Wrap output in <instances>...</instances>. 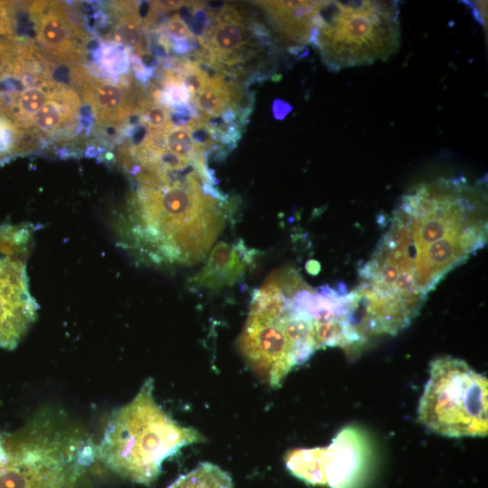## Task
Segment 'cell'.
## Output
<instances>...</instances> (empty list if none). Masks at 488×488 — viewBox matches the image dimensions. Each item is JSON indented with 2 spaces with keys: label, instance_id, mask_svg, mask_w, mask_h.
Returning <instances> with one entry per match:
<instances>
[{
  "label": "cell",
  "instance_id": "d6986e66",
  "mask_svg": "<svg viewBox=\"0 0 488 488\" xmlns=\"http://www.w3.org/2000/svg\"><path fill=\"white\" fill-rule=\"evenodd\" d=\"M24 47L15 37L0 41V81L5 76H17Z\"/></svg>",
  "mask_w": 488,
  "mask_h": 488
},
{
  "label": "cell",
  "instance_id": "7402d4cb",
  "mask_svg": "<svg viewBox=\"0 0 488 488\" xmlns=\"http://www.w3.org/2000/svg\"><path fill=\"white\" fill-rule=\"evenodd\" d=\"M162 99L165 106L174 108L186 106L191 100L190 94L182 80H168L162 93Z\"/></svg>",
  "mask_w": 488,
  "mask_h": 488
},
{
  "label": "cell",
  "instance_id": "30bf717a",
  "mask_svg": "<svg viewBox=\"0 0 488 488\" xmlns=\"http://www.w3.org/2000/svg\"><path fill=\"white\" fill-rule=\"evenodd\" d=\"M31 12L40 46L61 61L76 62L85 52V33L59 2H37Z\"/></svg>",
  "mask_w": 488,
  "mask_h": 488
},
{
  "label": "cell",
  "instance_id": "8fae6325",
  "mask_svg": "<svg viewBox=\"0 0 488 488\" xmlns=\"http://www.w3.org/2000/svg\"><path fill=\"white\" fill-rule=\"evenodd\" d=\"M255 258V252L242 241H220L211 249L208 259L192 278L193 286L211 290L232 286L240 278Z\"/></svg>",
  "mask_w": 488,
  "mask_h": 488
},
{
  "label": "cell",
  "instance_id": "603a6c76",
  "mask_svg": "<svg viewBox=\"0 0 488 488\" xmlns=\"http://www.w3.org/2000/svg\"><path fill=\"white\" fill-rule=\"evenodd\" d=\"M14 9L12 2L0 1V41L14 37Z\"/></svg>",
  "mask_w": 488,
  "mask_h": 488
},
{
  "label": "cell",
  "instance_id": "e0dca14e",
  "mask_svg": "<svg viewBox=\"0 0 488 488\" xmlns=\"http://www.w3.org/2000/svg\"><path fill=\"white\" fill-rule=\"evenodd\" d=\"M98 65L108 75L126 74L129 69V55L125 48L118 45L102 44L96 52Z\"/></svg>",
  "mask_w": 488,
  "mask_h": 488
},
{
  "label": "cell",
  "instance_id": "d4e9b609",
  "mask_svg": "<svg viewBox=\"0 0 488 488\" xmlns=\"http://www.w3.org/2000/svg\"><path fill=\"white\" fill-rule=\"evenodd\" d=\"M166 33L175 42L188 41L192 38V34L186 23L179 17L170 18L164 24Z\"/></svg>",
  "mask_w": 488,
  "mask_h": 488
},
{
  "label": "cell",
  "instance_id": "3957f363",
  "mask_svg": "<svg viewBox=\"0 0 488 488\" xmlns=\"http://www.w3.org/2000/svg\"><path fill=\"white\" fill-rule=\"evenodd\" d=\"M319 287L292 267L272 272L252 296L238 348L250 369L279 388L286 375L321 349Z\"/></svg>",
  "mask_w": 488,
  "mask_h": 488
},
{
  "label": "cell",
  "instance_id": "9c48e42d",
  "mask_svg": "<svg viewBox=\"0 0 488 488\" xmlns=\"http://www.w3.org/2000/svg\"><path fill=\"white\" fill-rule=\"evenodd\" d=\"M26 250L0 239V346L14 349L37 318L24 263Z\"/></svg>",
  "mask_w": 488,
  "mask_h": 488
},
{
  "label": "cell",
  "instance_id": "6da1fadb",
  "mask_svg": "<svg viewBox=\"0 0 488 488\" xmlns=\"http://www.w3.org/2000/svg\"><path fill=\"white\" fill-rule=\"evenodd\" d=\"M487 241L486 179L441 178L403 194L352 291L364 332L395 335L448 272Z\"/></svg>",
  "mask_w": 488,
  "mask_h": 488
},
{
  "label": "cell",
  "instance_id": "44dd1931",
  "mask_svg": "<svg viewBox=\"0 0 488 488\" xmlns=\"http://www.w3.org/2000/svg\"><path fill=\"white\" fill-rule=\"evenodd\" d=\"M182 81L190 94V99H194L205 87L208 78L198 67L196 61L188 62Z\"/></svg>",
  "mask_w": 488,
  "mask_h": 488
},
{
  "label": "cell",
  "instance_id": "4fadbf2b",
  "mask_svg": "<svg viewBox=\"0 0 488 488\" xmlns=\"http://www.w3.org/2000/svg\"><path fill=\"white\" fill-rule=\"evenodd\" d=\"M78 93L59 85L44 106L29 120L25 127L40 132L54 134L72 125L80 112Z\"/></svg>",
  "mask_w": 488,
  "mask_h": 488
},
{
  "label": "cell",
  "instance_id": "5bb4252c",
  "mask_svg": "<svg viewBox=\"0 0 488 488\" xmlns=\"http://www.w3.org/2000/svg\"><path fill=\"white\" fill-rule=\"evenodd\" d=\"M209 24L202 43L210 52L212 59L219 62L230 63L232 54H236L247 41L249 32L241 21H217Z\"/></svg>",
  "mask_w": 488,
  "mask_h": 488
},
{
  "label": "cell",
  "instance_id": "5b68a950",
  "mask_svg": "<svg viewBox=\"0 0 488 488\" xmlns=\"http://www.w3.org/2000/svg\"><path fill=\"white\" fill-rule=\"evenodd\" d=\"M400 35L397 1H322L311 42L337 71L389 59Z\"/></svg>",
  "mask_w": 488,
  "mask_h": 488
},
{
  "label": "cell",
  "instance_id": "9a60e30c",
  "mask_svg": "<svg viewBox=\"0 0 488 488\" xmlns=\"http://www.w3.org/2000/svg\"><path fill=\"white\" fill-rule=\"evenodd\" d=\"M167 488H233V482L218 465L203 462L178 477Z\"/></svg>",
  "mask_w": 488,
  "mask_h": 488
},
{
  "label": "cell",
  "instance_id": "ac0fdd59",
  "mask_svg": "<svg viewBox=\"0 0 488 488\" xmlns=\"http://www.w3.org/2000/svg\"><path fill=\"white\" fill-rule=\"evenodd\" d=\"M164 133L165 145L174 154L192 161L205 158V154L197 150L188 128L172 126Z\"/></svg>",
  "mask_w": 488,
  "mask_h": 488
},
{
  "label": "cell",
  "instance_id": "cb8c5ba5",
  "mask_svg": "<svg viewBox=\"0 0 488 488\" xmlns=\"http://www.w3.org/2000/svg\"><path fill=\"white\" fill-rule=\"evenodd\" d=\"M209 13L203 5L193 4L192 21L189 29L192 36L203 37L209 27Z\"/></svg>",
  "mask_w": 488,
  "mask_h": 488
},
{
  "label": "cell",
  "instance_id": "277c9868",
  "mask_svg": "<svg viewBox=\"0 0 488 488\" xmlns=\"http://www.w3.org/2000/svg\"><path fill=\"white\" fill-rule=\"evenodd\" d=\"M203 439L198 430L182 426L163 409L148 378L131 401L112 413L96 456L118 475L149 484L167 458Z\"/></svg>",
  "mask_w": 488,
  "mask_h": 488
},
{
  "label": "cell",
  "instance_id": "7c38bea8",
  "mask_svg": "<svg viewBox=\"0 0 488 488\" xmlns=\"http://www.w3.org/2000/svg\"><path fill=\"white\" fill-rule=\"evenodd\" d=\"M80 88L83 102L89 105L99 126H119L132 117L134 99L124 84L89 76Z\"/></svg>",
  "mask_w": 488,
  "mask_h": 488
},
{
  "label": "cell",
  "instance_id": "4316f807",
  "mask_svg": "<svg viewBox=\"0 0 488 488\" xmlns=\"http://www.w3.org/2000/svg\"><path fill=\"white\" fill-rule=\"evenodd\" d=\"M2 439V435L0 434V440Z\"/></svg>",
  "mask_w": 488,
  "mask_h": 488
},
{
  "label": "cell",
  "instance_id": "8992f818",
  "mask_svg": "<svg viewBox=\"0 0 488 488\" xmlns=\"http://www.w3.org/2000/svg\"><path fill=\"white\" fill-rule=\"evenodd\" d=\"M0 488H74L96 457L91 440L40 418L5 439Z\"/></svg>",
  "mask_w": 488,
  "mask_h": 488
},
{
  "label": "cell",
  "instance_id": "ffe728a7",
  "mask_svg": "<svg viewBox=\"0 0 488 488\" xmlns=\"http://www.w3.org/2000/svg\"><path fill=\"white\" fill-rule=\"evenodd\" d=\"M170 112L164 105L148 101L143 105L141 118L152 131H164L172 127Z\"/></svg>",
  "mask_w": 488,
  "mask_h": 488
},
{
  "label": "cell",
  "instance_id": "ba28073f",
  "mask_svg": "<svg viewBox=\"0 0 488 488\" xmlns=\"http://www.w3.org/2000/svg\"><path fill=\"white\" fill-rule=\"evenodd\" d=\"M371 446L355 427L343 428L330 445L292 449L284 457L291 474L307 484L328 488H360L369 474Z\"/></svg>",
  "mask_w": 488,
  "mask_h": 488
},
{
  "label": "cell",
  "instance_id": "484cf974",
  "mask_svg": "<svg viewBox=\"0 0 488 488\" xmlns=\"http://www.w3.org/2000/svg\"><path fill=\"white\" fill-rule=\"evenodd\" d=\"M291 109L282 99H275L272 105L273 115L277 119H282Z\"/></svg>",
  "mask_w": 488,
  "mask_h": 488
},
{
  "label": "cell",
  "instance_id": "52a82bcc",
  "mask_svg": "<svg viewBox=\"0 0 488 488\" xmlns=\"http://www.w3.org/2000/svg\"><path fill=\"white\" fill-rule=\"evenodd\" d=\"M418 419L441 436H486L487 378L457 358L445 356L432 361L419 400Z\"/></svg>",
  "mask_w": 488,
  "mask_h": 488
},
{
  "label": "cell",
  "instance_id": "7a4b0ae2",
  "mask_svg": "<svg viewBox=\"0 0 488 488\" xmlns=\"http://www.w3.org/2000/svg\"><path fill=\"white\" fill-rule=\"evenodd\" d=\"M136 188L117 221L120 245L141 262L172 267L206 257L230 214L204 160L180 170L136 167Z\"/></svg>",
  "mask_w": 488,
  "mask_h": 488
},
{
  "label": "cell",
  "instance_id": "2e32d148",
  "mask_svg": "<svg viewBox=\"0 0 488 488\" xmlns=\"http://www.w3.org/2000/svg\"><path fill=\"white\" fill-rule=\"evenodd\" d=\"M118 16L113 30L114 41L125 47L143 52L140 18L130 9Z\"/></svg>",
  "mask_w": 488,
  "mask_h": 488
}]
</instances>
